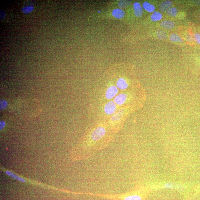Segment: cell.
<instances>
[{"label":"cell","mask_w":200,"mask_h":200,"mask_svg":"<svg viewBox=\"0 0 200 200\" xmlns=\"http://www.w3.org/2000/svg\"><path fill=\"white\" fill-rule=\"evenodd\" d=\"M112 138V132L106 127L99 126L90 130L84 142L72 153L74 161L91 158L108 145Z\"/></svg>","instance_id":"cell-1"},{"label":"cell","mask_w":200,"mask_h":200,"mask_svg":"<svg viewBox=\"0 0 200 200\" xmlns=\"http://www.w3.org/2000/svg\"><path fill=\"white\" fill-rule=\"evenodd\" d=\"M149 192V189L147 187L137 185L133 189L124 193L110 194L87 192L80 193L103 197L111 200H145Z\"/></svg>","instance_id":"cell-2"},{"label":"cell","mask_w":200,"mask_h":200,"mask_svg":"<svg viewBox=\"0 0 200 200\" xmlns=\"http://www.w3.org/2000/svg\"><path fill=\"white\" fill-rule=\"evenodd\" d=\"M116 109V104L114 102H108L104 107V111L107 114H112L115 112Z\"/></svg>","instance_id":"cell-3"},{"label":"cell","mask_w":200,"mask_h":200,"mask_svg":"<svg viewBox=\"0 0 200 200\" xmlns=\"http://www.w3.org/2000/svg\"><path fill=\"white\" fill-rule=\"evenodd\" d=\"M118 89L114 86H110L106 93V97L108 99H111L118 94Z\"/></svg>","instance_id":"cell-4"},{"label":"cell","mask_w":200,"mask_h":200,"mask_svg":"<svg viewBox=\"0 0 200 200\" xmlns=\"http://www.w3.org/2000/svg\"><path fill=\"white\" fill-rule=\"evenodd\" d=\"M128 98V95L126 94H121L114 98V101L117 105L120 106L123 105Z\"/></svg>","instance_id":"cell-5"},{"label":"cell","mask_w":200,"mask_h":200,"mask_svg":"<svg viewBox=\"0 0 200 200\" xmlns=\"http://www.w3.org/2000/svg\"><path fill=\"white\" fill-rule=\"evenodd\" d=\"M134 14L137 17H140L142 15L143 9L140 4L138 2H134L133 5Z\"/></svg>","instance_id":"cell-6"},{"label":"cell","mask_w":200,"mask_h":200,"mask_svg":"<svg viewBox=\"0 0 200 200\" xmlns=\"http://www.w3.org/2000/svg\"><path fill=\"white\" fill-rule=\"evenodd\" d=\"M172 5V2L170 1H165L162 2L159 6V9L161 12H164L170 8Z\"/></svg>","instance_id":"cell-7"},{"label":"cell","mask_w":200,"mask_h":200,"mask_svg":"<svg viewBox=\"0 0 200 200\" xmlns=\"http://www.w3.org/2000/svg\"><path fill=\"white\" fill-rule=\"evenodd\" d=\"M161 26L166 29H170L174 28L175 26V23L173 21L164 20L161 22Z\"/></svg>","instance_id":"cell-8"},{"label":"cell","mask_w":200,"mask_h":200,"mask_svg":"<svg viewBox=\"0 0 200 200\" xmlns=\"http://www.w3.org/2000/svg\"><path fill=\"white\" fill-rule=\"evenodd\" d=\"M117 87L121 90H124L128 88V83L123 78H121L118 80L116 83Z\"/></svg>","instance_id":"cell-9"},{"label":"cell","mask_w":200,"mask_h":200,"mask_svg":"<svg viewBox=\"0 0 200 200\" xmlns=\"http://www.w3.org/2000/svg\"><path fill=\"white\" fill-rule=\"evenodd\" d=\"M112 15L115 18L120 19L124 17L125 12L122 9H116L112 11Z\"/></svg>","instance_id":"cell-10"},{"label":"cell","mask_w":200,"mask_h":200,"mask_svg":"<svg viewBox=\"0 0 200 200\" xmlns=\"http://www.w3.org/2000/svg\"><path fill=\"white\" fill-rule=\"evenodd\" d=\"M143 8L147 12L152 13L154 12L155 11V6L152 4L149 3L148 2H143L142 5Z\"/></svg>","instance_id":"cell-11"},{"label":"cell","mask_w":200,"mask_h":200,"mask_svg":"<svg viewBox=\"0 0 200 200\" xmlns=\"http://www.w3.org/2000/svg\"><path fill=\"white\" fill-rule=\"evenodd\" d=\"M162 15L161 13L159 12H154L152 14L151 16V18L152 21L153 22L159 21L161 20L162 18Z\"/></svg>","instance_id":"cell-12"},{"label":"cell","mask_w":200,"mask_h":200,"mask_svg":"<svg viewBox=\"0 0 200 200\" xmlns=\"http://www.w3.org/2000/svg\"><path fill=\"white\" fill-rule=\"evenodd\" d=\"M6 173H7V175L9 176V177H11L12 178L14 179L17 180L21 181L22 182H25V180L23 178H21L18 176L16 174H14V173H12V172L9 171H6Z\"/></svg>","instance_id":"cell-13"},{"label":"cell","mask_w":200,"mask_h":200,"mask_svg":"<svg viewBox=\"0 0 200 200\" xmlns=\"http://www.w3.org/2000/svg\"><path fill=\"white\" fill-rule=\"evenodd\" d=\"M170 39L171 41L173 42H183V40L180 36L177 34H172L170 36Z\"/></svg>","instance_id":"cell-14"},{"label":"cell","mask_w":200,"mask_h":200,"mask_svg":"<svg viewBox=\"0 0 200 200\" xmlns=\"http://www.w3.org/2000/svg\"><path fill=\"white\" fill-rule=\"evenodd\" d=\"M178 10L175 7H170L167 11V14L169 16L175 17L177 15Z\"/></svg>","instance_id":"cell-15"},{"label":"cell","mask_w":200,"mask_h":200,"mask_svg":"<svg viewBox=\"0 0 200 200\" xmlns=\"http://www.w3.org/2000/svg\"><path fill=\"white\" fill-rule=\"evenodd\" d=\"M131 3L132 1H121L118 3V5L122 8H127Z\"/></svg>","instance_id":"cell-16"},{"label":"cell","mask_w":200,"mask_h":200,"mask_svg":"<svg viewBox=\"0 0 200 200\" xmlns=\"http://www.w3.org/2000/svg\"><path fill=\"white\" fill-rule=\"evenodd\" d=\"M157 36L159 39L163 40L167 38V35L164 31L159 30L157 32Z\"/></svg>","instance_id":"cell-17"},{"label":"cell","mask_w":200,"mask_h":200,"mask_svg":"<svg viewBox=\"0 0 200 200\" xmlns=\"http://www.w3.org/2000/svg\"><path fill=\"white\" fill-rule=\"evenodd\" d=\"M164 187L166 188L169 189H180L181 187L178 186V185L176 184L175 183H167L165 185Z\"/></svg>","instance_id":"cell-18"},{"label":"cell","mask_w":200,"mask_h":200,"mask_svg":"<svg viewBox=\"0 0 200 200\" xmlns=\"http://www.w3.org/2000/svg\"><path fill=\"white\" fill-rule=\"evenodd\" d=\"M33 8L34 7L33 6H26V7H24L22 9V12L24 13H29L32 12Z\"/></svg>","instance_id":"cell-19"},{"label":"cell","mask_w":200,"mask_h":200,"mask_svg":"<svg viewBox=\"0 0 200 200\" xmlns=\"http://www.w3.org/2000/svg\"><path fill=\"white\" fill-rule=\"evenodd\" d=\"M195 38L197 43L200 44V34L195 33Z\"/></svg>","instance_id":"cell-20"},{"label":"cell","mask_w":200,"mask_h":200,"mask_svg":"<svg viewBox=\"0 0 200 200\" xmlns=\"http://www.w3.org/2000/svg\"><path fill=\"white\" fill-rule=\"evenodd\" d=\"M5 16V13L3 11H1V19H3Z\"/></svg>","instance_id":"cell-21"},{"label":"cell","mask_w":200,"mask_h":200,"mask_svg":"<svg viewBox=\"0 0 200 200\" xmlns=\"http://www.w3.org/2000/svg\"><path fill=\"white\" fill-rule=\"evenodd\" d=\"M100 12V11H98V12Z\"/></svg>","instance_id":"cell-22"}]
</instances>
